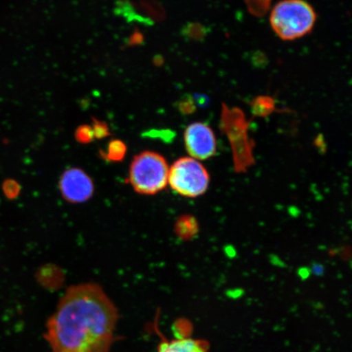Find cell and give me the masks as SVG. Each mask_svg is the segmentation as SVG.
I'll return each mask as SVG.
<instances>
[{"mask_svg":"<svg viewBox=\"0 0 352 352\" xmlns=\"http://www.w3.org/2000/svg\"><path fill=\"white\" fill-rule=\"evenodd\" d=\"M3 191L8 198L15 199L20 195V184L15 182V180L8 179L3 184Z\"/></svg>","mask_w":352,"mask_h":352,"instance_id":"14","label":"cell"},{"mask_svg":"<svg viewBox=\"0 0 352 352\" xmlns=\"http://www.w3.org/2000/svg\"><path fill=\"white\" fill-rule=\"evenodd\" d=\"M209 343L192 338H179L167 340L164 338L157 347V352H209Z\"/></svg>","mask_w":352,"mask_h":352,"instance_id":"7","label":"cell"},{"mask_svg":"<svg viewBox=\"0 0 352 352\" xmlns=\"http://www.w3.org/2000/svg\"><path fill=\"white\" fill-rule=\"evenodd\" d=\"M94 130L95 139L102 140L108 138L110 133L109 127L107 122L92 118V124L91 125Z\"/></svg>","mask_w":352,"mask_h":352,"instance_id":"13","label":"cell"},{"mask_svg":"<svg viewBox=\"0 0 352 352\" xmlns=\"http://www.w3.org/2000/svg\"><path fill=\"white\" fill-rule=\"evenodd\" d=\"M169 169L165 157L160 153L144 151L132 160L129 182L140 195H157L168 184Z\"/></svg>","mask_w":352,"mask_h":352,"instance_id":"3","label":"cell"},{"mask_svg":"<svg viewBox=\"0 0 352 352\" xmlns=\"http://www.w3.org/2000/svg\"><path fill=\"white\" fill-rule=\"evenodd\" d=\"M274 100L267 96H261L254 100L252 103V112L254 116L265 117L274 110Z\"/></svg>","mask_w":352,"mask_h":352,"instance_id":"10","label":"cell"},{"mask_svg":"<svg viewBox=\"0 0 352 352\" xmlns=\"http://www.w3.org/2000/svg\"><path fill=\"white\" fill-rule=\"evenodd\" d=\"M76 139L79 144H87L94 142V133L91 125L83 124L79 126L74 133Z\"/></svg>","mask_w":352,"mask_h":352,"instance_id":"12","label":"cell"},{"mask_svg":"<svg viewBox=\"0 0 352 352\" xmlns=\"http://www.w3.org/2000/svg\"><path fill=\"white\" fill-rule=\"evenodd\" d=\"M248 10L253 15L263 16L270 10L272 0H245Z\"/></svg>","mask_w":352,"mask_h":352,"instance_id":"11","label":"cell"},{"mask_svg":"<svg viewBox=\"0 0 352 352\" xmlns=\"http://www.w3.org/2000/svg\"><path fill=\"white\" fill-rule=\"evenodd\" d=\"M175 231L180 239L188 241L192 239L197 234L199 226L197 219L192 215H182L176 220Z\"/></svg>","mask_w":352,"mask_h":352,"instance_id":"8","label":"cell"},{"mask_svg":"<svg viewBox=\"0 0 352 352\" xmlns=\"http://www.w3.org/2000/svg\"><path fill=\"white\" fill-rule=\"evenodd\" d=\"M127 151L126 145L120 140H113L108 144L107 151L100 152L105 160L111 162H122Z\"/></svg>","mask_w":352,"mask_h":352,"instance_id":"9","label":"cell"},{"mask_svg":"<svg viewBox=\"0 0 352 352\" xmlns=\"http://www.w3.org/2000/svg\"><path fill=\"white\" fill-rule=\"evenodd\" d=\"M118 321L116 305L100 285L72 286L47 320L52 352H109Z\"/></svg>","mask_w":352,"mask_h":352,"instance_id":"1","label":"cell"},{"mask_svg":"<svg viewBox=\"0 0 352 352\" xmlns=\"http://www.w3.org/2000/svg\"><path fill=\"white\" fill-rule=\"evenodd\" d=\"M61 195L69 204H82L94 193V184L85 171L79 168L66 170L59 182Z\"/></svg>","mask_w":352,"mask_h":352,"instance_id":"6","label":"cell"},{"mask_svg":"<svg viewBox=\"0 0 352 352\" xmlns=\"http://www.w3.org/2000/svg\"><path fill=\"white\" fill-rule=\"evenodd\" d=\"M179 108L183 113H190L195 110V105L191 100H183L179 104Z\"/></svg>","mask_w":352,"mask_h":352,"instance_id":"15","label":"cell"},{"mask_svg":"<svg viewBox=\"0 0 352 352\" xmlns=\"http://www.w3.org/2000/svg\"><path fill=\"white\" fill-rule=\"evenodd\" d=\"M184 140L189 155L198 161L209 160L217 153V138L206 123H192L184 131Z\"/></svg>","mask_w":352,"mask_h":352,"instance_id":"5","label":"cell"},{"mask_svg":"<svg viewBox=\"0 0 352 352\" xmlns=\"http://www.w3.org/2000/svg\"><path fill=\"white\" fill-rule=\"evenodd\" d=\"M316 19L314 8L305 0H283L272 10L270 24L277 36L290 41L309 34Z\"/></svg>","mask_w":352,"mask_h":352,"instance_id":"2","label":"cell"},{"mask_svg":"<svg viewBox=\"0 0 352 352\" xmlns=\"http://www.w3.org/2000/svg\"><path fill=\"white\" fill-rule=\"evenodd\" d=\"M168 184L179 195L195 198L208 191L210 175L200 161L191 157H182L170 167Z\"/></svg>","mask_w":352,"mask_h":352,"instance_id":"4","label":"cell"}]
</instances>
